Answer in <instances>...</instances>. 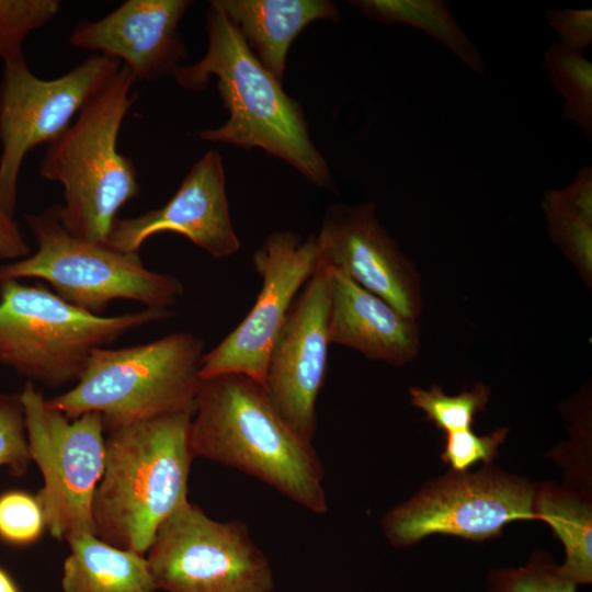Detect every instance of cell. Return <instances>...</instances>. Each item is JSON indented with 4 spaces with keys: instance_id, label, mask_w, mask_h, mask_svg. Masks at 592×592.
Here are the masks:
<instances>
[{
    "instance_id": "cell-25",
    "label": "cell",
    "mask_w": 592,
    "mask_h": 592,
    "mask_svg": "<svg viewBox=\"0 0 592 592\" xmlns=\"http://www.w3.org/2000/svg\"><path fill=\"white\" fill-rule=\"evenodd\" d=\"M542 207L551 241L576 266L580 277L591 288L592 223L565 210L546 197L543 198Z\"/></svg>"
},
{
    "instance_id": "cell-8",
    "label": "cell",
    "mask_w": 592,
    "mask_h": 592,
    "mask_svg": "<svg viewBox=\"0 0 592 592\" xmlns=\"http://www.w3.org/2000/svg\"><path fill=\"white\" fill-rule=\"evenodd\" d=\"M29 452L44 485L35 494L46 528L58 540L82 533L95 534L92 501L105 459L102 418L88 412L70 420L47 406L32 382L20 392Z\"/></svg>"
},
{
    "instance_id": "cell-7",
    "label": "cell",
    "mask_w": 592,
    "mask_h": 592,
    "mask_svg": "<svg viewBox=\"0 0 592 592\" xmlns=\"http://www.w3.org/2000/svg\"><path fill=\"white\" fill-rule=\"evenodd\" d=\"M24 219L36 242L30 255L0 265V283L39 278L67 303L94 315L127 299L169 309L184 293L181 280L147 269L138 254L77 238L62 226L57 205Z\"/></svg>"
},
{
    "instance_id": "cell-13",
    "label": "cell",
    "mask_w": 592,
    "mask_h": 592,
    "mask_svg": "<svg viewBox=\"0 0 592 592\" xmlns=\"http://www.w3.org/2000/svg\"><path fill=\"white\" fill-rule=\"evenodd\" d=\"M329 305V273L319 262L272 344L263 383L283 419L311 442L317 429V398L327 371Z\"/></svg>"
},
{
    "instance_id": "cell-5",
    "label": "cell",
    "mask_w": 592,
    "mask_h": 592,
    "mask_svg": "<svg viewBox=\"0 0 592 592\" xmlns=\"http://www.w3.org/2000/svg\"><path fill=\"white\" fill-rule=\"evenodd\" d=\"M203 351V340L190 332L96 349L76 385L46 403L70 420L99 413L105 432L169 413L194 414Z\"/></svg>"
},
{
    "instance_id": "cell-3",
    "label": "cell",
    "mask_w": 592,
    "mask_h": 592,
    "mask_svg": "<svg viewBox=\"0 0 592 592\" xmlns=\"http://www.w3.org/2000/svg\"><path fill=\"white\" fill-rule=\"evenodd\" d=\"M193 413L163 414L106 431L92 501L95 535L146 555L159 527L189 502Z\"/></svg>"
},
{
    "instance_id": "cell-20",
    "label": "cell",
    "mask_w": 592,
    "mask_h": 592,
    "mask_svg": "<svg viewBox=\"0 0 592 592\" xmlns=\"http://www.w3.org/2000/svg\"><path fill=\"white\" fill-rule=\"evenodd\" d=\"M536 520L545 521L565 547L566 559L558 571L578 584L592 581V506L591 500L576 490L555 483L536 486Z\"/></svg>"
},
{
    "instance_id": "cell-4",
    "label": "cell",
    "mask_w": 592,
    "mask_h": 592,
    "mask_svg": "<svg viewBox=\"0 0 592 592\" xmlns=\"http://www.w3.org/2000/svg\"><path fill=\"white\" fill-rule=\"evenodd\" d=\"M135 82L122 66L42 158L38 173L61 184L59 219L77 238L106 244L118 210L140 193L136 166L117 147L123 121L137 98Z\"/></svg>"
},
{
    "instance_id": "cell-9",
    "label": "cell",
    "mask_w": 592,
    "mask_h": 592,
    "mask_svg": "<svg viewBox=\"0 0 592 592\" xmlns=\"http://www.w3.org/2000/svg\"><path fill=\"white\" fill-rule=\"evenodd\" d=\"M116 59L91 54L62 76L44 80L24 55L3 61L0 81V206L14 217L23 161L33 148L50 144L81 107L119 71Z\"/></svg>"
},
{
    "instance_id": "cell-24",
    "label": "cell",
    "mask_w": 592,
    "mask_h": 592,
    "mask_svg": "<svg viewBox=\"0 0 592 592\" xmlns=\"http://www.w3.org/2000/svg\"><path fill=\"white\" fill-rule=\"evenodd\" d=\"M58 0H0V57L2 61L24 55L27 35L58 13Z\"/></svg>"
},
{
    "instance_id": "cell-33",
    "label": "cell",
    "mask_w": 592,
    "mask_h": 592,
    "mask_svg": "<svg viewBox=\"0 0 592 592\" xmlns=\"http://www.w3.org/2000/svg\"><path fill=\"white\" fill-rule=\"evenodd\" d=\"M0 592H20L18 584L10 574L0 567Z\"/></svg>"
},
{
    "instance_id": "cell-16",
    "label": "cell",
    "mask_w": 592,
    "mask_h": 592,
    "mask_svg": "<svg viewBox=\"0 0 592 592\" xmlns=\"http://www.w3.org/2000/svg\"><path fill=\"white\" fill-rule=\"evenodd\" d=\"M189 0H126L96 21L80 22L69 36L77 48L121 62L136 81L173 73L186 57L179 24Z\"/></svg>"
},
{
    "instance_id": "cell-22",
    "label": "cell",
    "mask_w": 592,
    "mask_h": 592,
    "mask_svg": "<svg viewBox=\"0 0 592 592\" xmlns=\"http://www.w3.org/2000/svg\"><path fill=\"white\" fill-rule=\"evenodd\" d=\"M544 68L551 84L565 99L563 117L592 140V62L557 43L544 54Z\"/></svg>"
},
{
    "instance_id": "cell-28",
    "label": "cell",
    "mask_w": 592,
    "mask_h": 592,
    "mask_svg": "<svg viewBox=\"0 0 592 592\" xmlns=\"http://www.w3.org/2000/svg\"><path fill=\"white\" fill-rule=\"evenodd\" d=\"M31 462L20 394H0V467L21 477Z\"/></svg>"
},
{
    "instance_id": "cell-17",
    "label": "cell",
    "mask_w": 592,
    "mask_h": 592,
    "mask_svg": "<svg viewBox=\"0 0 592 592\" xmlns=\"http://www.w3.org/2000/svg\"><path fill=\"white\" fill-rule=\"evenodd\" d=\"M325 266L329 273L330 344L348 346L394 366L413 361L420 351L418 319L402 315L341 270Z\"/></svg>"
},
{
    "instance_id": "cell-21",
    "label": "cell",
    "mask_w": 592,
    "mask_h": 592,
    "mask_svg": "<svg viewBox=\"0 0 592 592\" xmlns=\"http://www.w3.org/2000/svg\"><path fill=\"white\" fill-rule=\"evenodd\" d=\"M351 5L365 16L386 24H407L419 29L448 48L465 66L483 75L485 65L443 0H356Z\"/></svg>"
},
{
    "instance_id": "cell-30",
    "label": "cell",
    "mask_w": 592,
    "mask_h": 592,
    "mask_svg": "<svg viewBox=\"0 0 592 592\" xmlns=\"http://www.w3.org/2000/svg\"><path fill=\"white\" fill-rule=\"evenodd\" d=\"M546 19L558 37L557 44L561 47L582 56L591 46V9L548 10Z\"/></svg>"
},
{
    "instance_id": "cell-18",
    "label": "cell",
    "mask_w": 592,
    "mask_h": 592,
    "mask_svg": "<svg viewBox=\"0 0 592 592\" xmlns=\"http://www.w3.org/2000/svg\"><path fill=\"white\" fill-rule=\"evenodd\" d=\"M238 27L249 48L281 83L287 53L300 31L317 20H339L328 0H213Z\"/></svg>"
},
{
    "instance_id": "cell-11",
    "label": "cell",
    "mask_w": 592,
    "mask_h": 592,
    "mask_svg": "<svg viewBox=\"0 0 592 592\" xmlns=\"http://www.w3.org/2000/svg\"><path fill=\"white\" fill-rule=\"evenodd\" d=\"M454 473L430 481L385 514L382 526L391 545L406 547L434 535L485 540L517 520H536V485L494 467Z\"/></svg>"
},
{
    "instance_id": "cell-10",
    "label": "cell",
    "mask_w": 592,
    "mask_h": 592,
    "mask_svg": "<svg viewBox=\"0 0 592 592\" xmlns=\"http://www.w3.org/2000/svg\"><path fill=\"white\" fill-rule=\"evenodd\" d=\"M157 590L273 592L269 560L246 524L220 522L191 502L159 527L146 553Z\"/></svg>"
},
{
    "instance_id": "cell-19",
    "label": "cell",
    "mask_w": 592,
    "mask_h": 592,
    "mask_svg": "<svg viewBox=\"0 0 592 592\" xmlns=\"http://www.w3.org/2000/svg\"><path fill=\"white\" fill-rule=\"evenodd\" d=\"M70 553L64 561V592H157L145 555L123 549L92 533L66 540Z\"/></svg>"
},
{
    "instance_id": "cell-14",
    "label": "cell",
    "mask_w": 592,
    "mask_h": 592,
    "mask_svg": "<svg viewBox=\"0 0 592 592\" xmlns=\"http://www.w3.org/2000/svg\"><path fill=\"white\" fill-rule=\"evenodd\" d=\"M316 239L322 264L341 270L402 315L419 318L421 276L382 226L373 203L331 206Z\"/></svg>"
},
{
    "instance_id": "cell-12",
    "label": "cell",
    "mask_w": 592,
    "mask_h": 592,
    "mask_svg": "<svg viewBox=\"0 0 592 592\" xmlns=\"http://www.w3.org/2000/svg\"><path fill=\"white\" fill-rule=\"evenodd\" d=\"M261 291L246 318L202 357V379L241 374L264 383L270 350L298 293L316 272L320 254L316 236L275 231L254 252Z\"/></svg>"
},
{
    "instance_id": "cell-27",
    "label": "cell",
    "mask_w": 592,
    "mask_h": 592,
    "mask_svg": "<svg viewBox=\"0 0 592 592\" xmlns=\"http://www.w3.org/2000/svg\"><path fill=\"white\" fill-rule=\"evenodd\" d=\"M577 587L543 556L520 568L494 570L488 578L489 592H577Z\"/></svg>"
},
{
    "instance_id": "cell-6",
    "label": "cell",
    "mask_w": 592,
    "mask_h": 592,
    "mask_svg": "<svg viewBox=\"0 0 592 592\" xmlns=\"http://www.w3.org/2000/svg\"><path fill=\"white\" fill-rule=\"evenodd\" d=\"M170 309L145 308L118 316L78 308L43 285L0 283V365L46 387L77 382L92 352Z\"/></svg>"
},
{
    "instance_id": "cell-15",
    "label": "cell",
    "mask_w": 592,
    "mask_h": 592,
    "mask_svg": "<svg viewBox=\"0 0 592 592\" xmlns=\"http://www.w3.org/2000/svg\"><path fill=\"white\" fill-rule=\"evenodd\" d=\"M167 231L185 236L216 259L239 250L240 241L230 220L224 164L217 151H207L193 164L163 206L135 217H117L106 246L138 254L149 237Z\"/></svg>"
},
{
    "instance_id": "cell-1",
    "label": "cell",
    "mask_w": 592,
    "mask_h": 592,
    "mask_svg": "<svg viewBox=\"0 0 592 592\" xmlns=\"http://www.w3.org/2000/svg\"><path fill=\"white\" fill-rule=\"evenodd\" d=\"M189 443L194 458L253 476L312 513L328 510L312 442L283 419L263 385L246 375L201 380Z\"/></svg>"
},
{
    "instance_id": "cell-23",
    "label": "cell",
    "mask_w": 592,
    "mask_h": 592,
    "mask_svg": "<svg viewBox=\"0 0 592 592\" xmlns=\"http://www.w3.org/2000/svg\"><path fill=\"white\" fill-rule=\"evenodd\" d=\"M411 403L425 413V419L445 433L470 429L476 414L485 410L490 390L485 384H476L458 395H446L440 386L430 389L411 387Z\"/></svg>"
},
{
    "instance_id": "cell-2",
    "label": "cell",
    "mask_w": 592,
    "mask_h": 592,
    "mask_svg": "<svg viewBox=\"0 0 592 592\" xmlns=\"http://www.w3.org/2000/svg\"><path fill=\"white\" fill-rule=\"evenodd\" d=\"M208 47L201 60L173 71L183 89L200 91L216 77L217 89L229 112L220 127L200 137L244 149L261 148L289 163L319 187L330 189V169L310 139L304 112L282 89V83L260 62L238 27L213 2L206 18Z\"/></svg>"
},
{
    "instance_id": "cell-32",
    "label": "cell",
    "mask_w": 592,
    "mask_h": 592,
    "mask_svg": "<svg viewBox=\"0 0 592 592\" xmlns=\"http://www.w3.org/2000/svg\"><path fill=\"white\" fill-rule=\"evenodd\" d=\"M30 254L18 221L0 206V259L12 262Z\"/></svg>"
},
{
    "instance_id": "cell-29",
    "label": "cell",
    "mask_w": 592,
    "mask_h": 592,
    "mask_svg": "<svg viewBox=\"0 0 592 592\" xmlns=\"http://www.w3.org/2000/svg\"><path fill=\"white\" fill-rule=\"evenodd\" d=\"M508 432V428H498L485 435H477L471 429L447 432L442 459L454 473H466L478 462L489 465Z\"/></svg>"
},
{
    "instance_id": "cell-26",
    "label": "cell",
    "mask_w": 592,
    "mask_h": 592,
    "mask_svg": "<svg viewBox=\"0 0 592 592\" xmlns=\"http://www.w3.org/2000/svg\"><path fill=\"white\" fill-rule=\"evenodd\" d=\"M46 528L43 509L35 494L23 490L0 493V540L11 546L37 542Z\"/></svg>"
},
{
    "instance_id": "cell-31",
    "label": "cell",
    "mask_w": 592,
    "mask_h": 592,
    "mask_svg": "<svg viewBox=\"0 0 592 592\" xmlns=\"http://www.w3.org/2000/svg\"><path fill=\"white\" fill-rule=\"evenodd\" d=\"M544 197L592 223V167H582L571 184L561 190H549Z\"/></svg>"
}]
</instances>
